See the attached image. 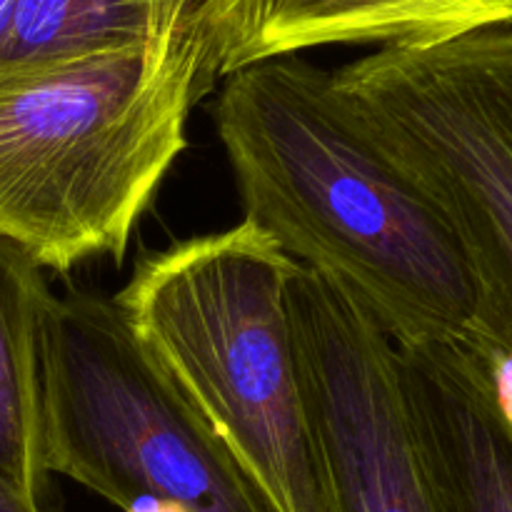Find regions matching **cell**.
<instances>
[{"instance_id":"1","label":"cell","mask_w":512,"mask_h":512,"mask_svg":"<svg viewBox=\"0 0 512 512\" xmlns=\"http://www.w3.org/2000/svg\"><path fill=\"white\" fill-rule=\"evenodd\" d=\"M213 115L243 220L338 285L395 348L508 360L463 238L350 118L330 70L295 55L248 65L223 78Z\"/></svg>"},{"instance_id":"2","label":"cell","mask_w":512,"mask_h":512,"mask_svg":"<svg viewBox=\"0 0 512 512\" xmlns=\"http://www.w3.org/2000/svg\"><path fill=\"white\" fill-rule=\"evenodd\" d=\"M215 83L203 8L145 48L0 70V238L60 275L123 258Z\"/></svg>"},{"instance_id":"3","label":"cell","mask_w":512,"mask_h":512,"mask_svg":"<svg viewBox=\"0 0 512 512\" xmlns=\"http://www.w3.org/2000/svg\"><path fill=\"white\" fill-rule=\"evenodd\" d=\"M295 265L240 220L143 255L113 303L270 510L335 512L295 358Z\"/></svg>"},{"instance_id":"4","label":"cell","mask_w":512,"mask_h":512,"mask_svg":"<svg viewBox=\"0 0 512 512\" xmlns=\"http://www.w3.org/2000/svg\"><path fill=\"white\" fill-rule=\"evenodd\" d=\"M43 463L123 512H273L130 335L113 298H55Z\"/></svg>"},{"instance_id":"5","label":"cell","mask_w":512,"mask_h":512,"mask_svg":"<svg viewBox=\"0 0 512 512\" xmlns=\"http://www.w3.org/2000/svg\"><path fill=\"white\" fill-rule=\"evenodd\" d=\"M330 75L358 128L458 230L512 360V28L390 45Z\"/></svg>"},{"instance_id":"6","label":"cell","mask_w":512,"mask_h":512,"mask_svg":"<svg viewBox=\"0 0 512 512\" xmlns=\"http://www.w3.org/2000/svg\"><path fill=\"white\" fill-rule=\"evenodd\" d=\"M288 310L335 512H445L415 438L393 340L338 285L300 263Z\"/></svg>"},{"instance_id":"7","label":"cell","mask_w":512,"mask_h":512,"mask_svg":"<svg viewBox=\"0 0 512 512\" xmlns=\"http://www.w3.org/2000/svg\"><path fill=\"white\" fill-rule=\"evenodd\" d=\"M395 350L445 512H512V398L498 363L465 348Z\"/></svg>"},{"instance_id":"8","label":"cell","mask_w":512,"mask_h":512,"mask_svg":"<svg viewBox=\"0 0 512 512\" xmlns=\"http://www.w3.org/2000/svg\"><path fill=\"white\" fill-rule=\"evenodd\" d=\"M215 78L320 45H423L510 28L512 0H205Z\"/></svg>"},{"instance_id":"9","label":"cell","mask_w":512,"mask_h":512,"mask_svg":"<svg viewBox=\"0 0 512 512\" xmlns=\"http://www.w3.org/2000/svg\"><path fill=\"white\" fill-rule=\"evenodd\" d=\"M58 295L45 270L0 238V478L43 503V358Z\"/></svg>"},{"instance_id":"10","label":"cell","mask_w":512,"mask_h":512,"mask_svg":"<svg viewBox=\"0 0 512 512\" xmlns=\"http://www.w3.org/2000/svg\"><path fill=\"white\" fill-rule=\"evenodd\" d=\"M205 0H18L0 70L153 45Z\"/></svg>"},{"instance_id":"11","label":"cell","mask_w":512,"mask_h":512,"mask_svg":"<svg viewBox=\"0 0 512 512\" xmlns=\"http://www.w3.org/2000/svg\"><path fill=\"white\" fill-rule=\"evenodd\" d=\"M0 512H40L38 503H30L28 498L10 488L3 478H0Z\"/></svg>"},{"instance_id":"12","label":"cell","mask_w":512,"mask_h":512,"mask_svg":"<svg viewBox=\"0 0 512 512\" xmlns=\"http://www.w3.org/2000/svg\"><path fill=\"white\" fill-rule=\"evenodd\" d=\"M15 5H18V0H0V50H3L5 38H8L10 25H13Z\"/></svg>"}]
</instances>
